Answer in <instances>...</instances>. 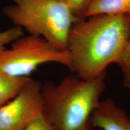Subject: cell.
<instances>
[{"label": "cell", "instance_id": "1", "mask_svg": "<svg viewBox=\"0 0 130 130\" xmlns=\"http://www.w3.org/2000/svg\"><path fill=\"white\" fill-rule=\"evenodd\" d=\"M129 33V15L98 14L77 19L68 39L71 70L84 79L106 72L110 64L118 61Z\"/></svg>", "mask_w": 130, "mask_h": 130}, {"label": "cell", "instance_id": "2", "mask_svg": "<svg viewBox=\"0 0 130 130\" xmlns=\"http://www.w3.org/2000/svg\"><path fill=\"white\" fill-rule=\"evenodd\" d=\"M106 72L84 79L72 74L41 87L42 113L54 130H95L91 116L105 87Z\"/></svg>", "mask_w": 130, "mask_h": 130}, {"label": "cell", "instance_id": "3", "mask_svg": "<svg viewBox=\"0 0 130 130\" xmlns=\"http://www.w3.org/2000/svg\"><path fill=\"white\" fill-rule=\"evenodd\" d=\"M3 14L16 27L38 36L57 48L67 51L68 36L78 19L64 1L58 0H12Z\"/></svg>", "mask_w": 130, "mask_h": 130}, {"label": "cell", "instance_id": "4", "mask_svg": "<svg viewBox=\"0 0 130 130\" xmlns=\"http://www.w3.org/2000/svg\"><path fill=\"white\" fill-rule=\"evenodd\" d=\"M48 63L63 64L71 69L68 51H63L38 36L19 37L10 49L0 52V71L18 77H29L40 65Z\"/></svg>", "mask_w": 130, "mask_h": 130}, {"label": "cell", "instance_id": "5", "mask_svg": "<svg viewBox=\"0 0 130 130\" xmlns=\"http://www.w3.org/2000/svg\"><path fill=\"white\" fill-rule=\"evenodd\" d=\"M42 85L31 79L14 98L0 107V130H25L42 113Z\"/></svg>", "mask_w": 130, "mask_h": 130}, {"label": "cell", "instance_id": "6", "mask_svg": "<svg viewBox=\"0 0 130 130\" xmlns=\"http://www.w3.org/2000/svg\"><path fill=\"white\" fill-rule=\"evenodd\" d=\"M91 124L102 130H130V119L126 111L112 99L100 102L92 113Z\"/></svg>", "mask_w": 130, "mask_h": 130}, {"label": "cell", "instance_id": "7", "mask_svg": "<svg viewBox=\"0 0 130 130\" xmlns=\"http://www.w3.org/2000/svg\"><path fill=\"white\" fill-rule=\"evenodd\" d=\"M98 14L130 16V0H92L84 18Z\"/></svg>", "mask_w": 130, "mask_h": 130}, {"label": "cell", "instance_id": "8", "mask_svg": "<svg viewBox=\"0 0 130 130\" xmlns=\"http://www.w3.org/2000/svg\"><path fill=\"white\" fill-rule=\"evenodd\" d=\"M29 77H18L0 71V107L14 98L31 81Z\"/></svg>", "mask_w": 130, "mask_h": 130}, {"label": "cell", "instance_id": "9", "mask_svg": "<svg viewBox=\"0 0 130 130\" xmlns=\"http://www.w3.org/2000/svg\"><path fill=\"white\" fill-rule=\"evenodd\" d=\"M116 63L123 72L125 87L130 90V33L127 43Z\"/></svg>", "mask_w": 130, "mask_h": 130}, {"label": "cell", "instance_id": "10", "mask_svg": "<svg viewBox=\"0 0 130 130\" xmlns=\"http://www.w3.org/2000/svg\"><path fill=\"white\" fill-rule=\"evenodd\" d=\"M23 35V29L16 26L0 31V52L6 49L7 45L12 43L14 40Z\"/></svg>", "mask_w": 130, "mask_h": 130}, {"label": "cell", "instance_id": "11", "mask_svg": "<svg viewBox=\"0 0 130 130\" xmlns=\"http://www.w3.org/2000/svg\"><path fill=\"white\" fill-rule=\"evenodd\" d=\"M92 0H64L73 14L78 19L84 18V14Z\"/></svg>", "mask_w": 130, "mask_h": 130}, {"label": "cell", "instance_id": "12", "mask_svg": "<svg viewBox=\"0 0 130 130\" xmlns=\"http://www.w3.org/2000/svg\"><path fill=\"white\" fill-rule=\"evenodd\" d=\"M25 130H54L43 114L37 116Z\"/></svg>", "mask_w": 130, "mask_h": 130}, {"label": "cell", "instance_id": "13", "mask_svg": "<svg viewBox=\"0 0 130 130\" xmlns=\"http://www.w3.org/2000/svg\"><path fill=\"white\" fill-rule=\"evenodd\" d=\"M58 1H64V0H58Z\"/></svg>", "mask_w": 130, "mask_h": 130}, {"label": "cell", "instance_id": "14", "mask_svg": "<svg viewBox=\"0 0 130 130\" xmlns=\"http://www.w3.org/2000/svg\"><path fill=\"white\" fill-rule=\"evenodd\" d=\"M4 1V0H0V2H1V1Z\"/></svg>", "mask_w": 130, "mask_h": 130}, {"label": "cell", "instance_id": "15", "mask_svg": "<svg viewBox=\"0 0 130 130\" xmlns=\"http://www.w3.org/2000/svg\"></svg>", "mask_w": 130, "mask_h": 130}]
</instances>
